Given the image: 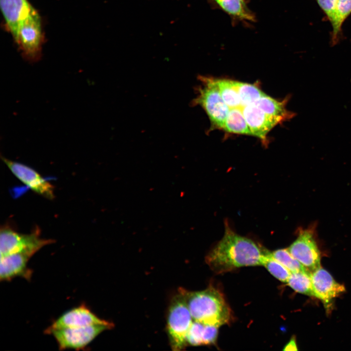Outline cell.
<instances>
[{"instance_id":"1","label":"cell","mask_w":351,"mask_h":351,"mask_svg":"<svg viewBox=\"0 0 351 351\" xmlns=\"http://www.w3.org/2000/svg\"><path fill=\"white\" fill-rule=\"evenodd\" d=\"M269 252L252 239L235 233L226 223L223 237L206 261L214 272L221 273L242 267L262 265Z\"/></svg>"},{"instance_id":"2","label":"cell","mask_w":351,"mask_h":351,"mask_svg":"<svg viewBox=\"0 0 351 351\" xmlns=\"http://www.w3.org/2000/svg\"><path fill=\"white\" fill-rule=\"evenodd\" d=\"M179 291L184 295L194 321L205 325L220 327L229 324L232 319V312L222 293L210 286L198 292Z\"/></svg>"},{"instance_id":"3","label":"cell","mask_w":351,"mask_h":351,"mask_svg":"<svg viewBox=\"0 0 351 351\" xmlns=\"http://www.w3.org/2000/svg\"><path fill=\"white\" fill-rule=\"evenodd\" d=\"M199 79L202 85L197 89V95L193 104L202 107L213 126L223 129L230 108L221 96L216 78L200 76Z\"/></svg>"},{"instance_id":"4","label":"cell","mask_w":351,"mask_h":351,"mask_svg":"<svg viewBox=\"0 0 351 351\" xmlns=\"http://www.w3.org/2000/svg\"><path fill=\"white\" fill-rule=\"evenodd\" d=\"M193 321L185 298L179 291L172 300L167 318L168 333L173 350L186 347L187 334Z\"/></svg>"},{"instance_id":"5","label":"cell","mask_w":351,"mask_h":351,"mask_svg":"<svg viewBox=\"0 0 351 351\" xmlns=\"http://www.w3.org/2000/svg\"><path fill=\"white\" fill-rule=\"evenodd\" d=\"M39 230L29 234H20L11 228L4 226L0 232V256L25 253L33 256L43 247L53 243L55 240L40 237Z\"/></svg>"},{"instance_id":"6","label":"cell","mask_w":351,"mask_h":351,"mask_svg":"<svg viewBox=\"0 0 351 351\" xmlns=\"http://www.w3.org/2000/svg\"><path fill=\"white\" fill-rule=\"evenodd\" d=\"M113 325H94L86 327L54 329L45 332L56 340L59 350L82 349L86 347L102 332Z\"/></svg>"},{"instance_id":"7","label":"cell","mask_w":351,"mask_h":351,"mask_svg":"<svg viewBox=\"0 0 351 351\" xmlns=\"http://www.w3.org/2000/svg\"><path fill=\"white\" fill-rule=\"evenodd\" d=\"M15 39L27 59H38L42 35L39 16L36 11L20 24Z\"/></svg>"},{"instance_id":"8","label":"cell","mask_w":351,"mask_h":351,"mask_svg":"<svg viewBox=\"0 0 351 351\" xmlns=\"http://www.w3.org/2000/svg\"><path fill=\"white\" fill-rule=\"evenodd\" d=\"M310 273L320 266V254L312 228L299 230L296 239L287 248Z\"/></svg>"},{"instance_id":"9","label":"cell","mask_w":351,"mask_h":351,"mask_svg":"<svg viewBox=\"0 0 351 351\" xmlns=\"http://www.w3.org/2000/svg\"><path fill=\"white\" fill-rule=\"evenodd\" d=\"M2 159L13 175L32 191L47 199L55 198L54 186L37 171L21 163L4 157Z\"/></svg>"},{"instance_id":"10","label":"cell","mask_w":351,"mask_h":351,"mask_svg":"<svg viewBox=\"0 0 351 351\" xmlns=\"http://www.w3.org/2000/svg\"><path fill=\"white\" fill-rule=\"evenodd\" d=\"M94 325H113L112 323L99 318L86 306L81 305L63 313L45 332L54 329L83 327Z\"/></svg>"},{"instance_id":"11","label":"cell","mask_w":351,"mask_h":351,"mask_svg":"<svg viewBox=\"0 0 351 351\" xmlns=\"http://www.w3.org/2000/svg\"><path fill=\"white\" fill-rule=\"evenodd\" d=\"M314 296L320 299L326 309H330L332 301L345 291L324 269L320 267L311 273Z\"/></svg>"},{"instance_id":"12","label":"cell","mask_w":351,"mask_h":351,"mask_svg":"<svg viewBox=\"0 0 351 351\" xmlns=\"http://www.w3.org/2000/svg\"><path fill=\"white\" fill-rule=\"evenodd\" d=\"M242 111L252 136H255L266 143L267 134L275 126L281 123L256 106L254 103L242 108Z\"/></svg>"},{"instance_id":"13","label":"cell","mask_w":351,"mask_h":351,"mask_svg":"<svg viewBox=\"0 0 351 351\" xmlns=\"http://www.w3.org/2000/svg\"><path fill=\"white\" fill-rule=\"evenodd\" d=\"M32 256L27 253H18L0 256V279L9 281L17 276L30 280L31 270L28 268L27 263Z\"/></svg>"},{"instance_id":"14","label":"cell","mask_w":351,"mask_h":351,"mask_svg":"<svg viewBox=\"0 0 351 351\" xmlns=\"http://www.w3.org/2000/svg\"><path fill=\"white\" fill-rule=\"evenodd\" d=\"M0 5L7 26L15 39L20 24L35 10L27 0H0Z\"/></svg>"},{"instance_id":"15","label":"cell","mask_w":351,"mask_h":351,"mask_svg":"<svg viewBox=\"0 0 351 351\" xmlns=\"http://www.w3.org/2000/svg\"><path fill=\"white\" fill-rule=\"evenodd\" d=\"M289 98L287 97L282 101H278L265 94L254 104L266 114L276 118L281 123L296 115L295 113L287 110L286 108Z\"/></svg>"},{"instance_id":"16","label":"cell","mask_w":351,"mask_h":351,"mask_svg":"<svg viewBox=\"0 0 351 351\" xmlns=\"http://www.w3.org/2000/svg\"><path fill=\"white\" fill-rule=\"evenodd\" d=\"M227 15L234 19L254 21L253 13L249 9L246 0H211Z\"/></svg>"},{"instance_id":"17","label":"cell","mask_w":351,"mask_h":351,"mask_svg":"<svg viewBox=\"0 0 351 351\" xmlns=\"http://www.w3.org/2000/svg\"><path fill=\"white\" fill-rule=\"evenodd\" d=\"M223 129L229 133L252 136L241 107L230 109Z\"/></svg>"},{"instance_id":"18","label":"cell","mask_w":351,"mask_h":351,"mask_svg":"<svg viewBox=\"0 0 351 351\" xmlns=\"http://www.w3.org/2000/svg\"><path fill=\"white\" fill-rule=\"evenodd\" d=\"M221 96L229 108L241 107L236 81L228 79H216Z\"/></svg>"},{"instance_id":"19","label":"cell","mask_w":351,"mask_h":351,"mask_svg":"<svg viewBox=\"0 0 351 351\" xmlns=\"http://www.w3.org/2000/svg\"><path fill=\"white\" fill-rule=\"evenodd\" d=\"M311 273L309 272H304L291 273L287 283L291 288L297 292L314 296Z\"/></svg>"},{"instance_id":"20","label":"cell","mask_w":351,"mask_h":351,"mask_svg":"<svg viewBox=\"0 0 351 351\" xmlns=\"http://www.w3.org/2000/svg\"><path fill=\"white\" fill-rule=\"evenodd\" d=\"M351 13V0H338L335 20L332 25V41L333 45L338 42L342 25Z\"/></svg>"},{"instance_id":"21","label":"cell","mask_w":351,"mask_h":351,"mask_svg":"<svg viewBox=\"0 0 351 351\" xmlns=\"http://www.w3.org/2000/svg\"><path fill=\"white\" fill-rule=\"evenodd\" d=\"M236 85L241 108L254 103L265 94L257 86L254 84L236 81Z\"/></svg>"},{"instance_id":"22","label":"cell","mask_w":351,"mask_h":351,"mask_svg":"<svg viewBox=\"0 0 351 351\" xmlns=\"http://www.w3.org/2000/svg\"><path fill=\"white\" fill-rule=\"evenodd\" d=\"M270 254L274 259L285 266L291 273L298 272L310 273L291 254L287 249H278L270 252Z\"/></svg>"},{"instance_id":"23","label":"cell","mask_w":351,"mask_h":351,"mask_svg":"<svg viewBox=\"0 0 351 351\" xmlns=\"http://www.w3.org/2000/svg\"><path fill=\"white\" fill-rule=\"evenodd\" d=\"M262 266L274 277L279 281L287 283L291 274V272L285 266L274 259L270 254V252L265 258Z\"/></svg>"},{"instance_id":"24","label":"cell","mask_w":351,"mask_h":351,"mask_svg":"<svg viewBox=\"0 0 351 351\" xmlns=\"http://www.w3.org/2000/svg\"><path fill=\"white\" fill-rule=\"evenodd\" d=\"M205 324L193 321L187 334L186 341L188 344L198 346L203 344V334Z\"/></svg>"},{"instance_id":"25","label":"cell","mask_w":351,"mask_h":351,"mask_svg":"<svg viewBox=\"0 0 351 351\" xmlns=\"http://www.w3.org/2000/svg\"><path fill=\"white\" fill-rule=\"evenodd\" d=\"M332 25L335 20L338 0H316Z\"/></svg>"},{"instance_id":"26","label":"cell","mask_w":351,"mask_h":351,"mask_svg":"<svg viewBox=\"0 0 351 351\" xmlns=\"http://www.w3.org/2000/svg\"><path fill=\"white\" fill-rule=\"evenodd\" d=\"M219 327L210 325H205L203 334V344H214L216 340Z\"/></svg>"},{"instance_id":"27","label":"cell","mask_w":351,"mask_h":351,"mask_svg":"<svg viewBox=\"0 0 351 351\" xmlns=\"http://www.w3.org/2000/svg\"><path fill=\"white\" fill-rule=\"evenodd\" d=\"M283 350L285 351H296L297 350L296 341L294 338L292 339L289 343L285 346Z\"/></svg>"}]
</instances>
